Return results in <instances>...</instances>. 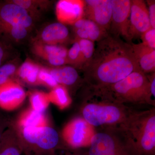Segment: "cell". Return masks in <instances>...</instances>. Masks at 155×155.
I'll return each mask as SVG.
<instances>
[{
    "instance_id": "obj_1",
    "label": "cell",
    "mask_w": 155,
    "mask_h": 155,
    "mask_svg": "<svg viewBox=\"0 0 155 155\" xmlns=\"http://www.w3.org/2000/svg\"><path fill=\"white\" fill-rule=\"evenodd\" d=\"M140 70L131 44L110 35L98 42L90 62L84 70V83L97 90L120 81Z\"/></svg>"
},
{
    "instance_id": "obj_2",
    "label": "cell",
    "mask_w": 155,
    "mask_h": 155,
    "mask_svg": "<svg viewBox=\"0 0 155 155\" xmlns=\"http://www.w3.org/2000/svg\"><path fill=\"white\" fill-rule=\"evenodd\" d=\"M134 155H155V109L133 110L114 130Z\"/></svg>"
},
{
    "instance_id": "obj_3",
    "label": "cell",
    "mask_w": 155,
    "mask_h": 155,
    "mask_svg": "<svg viewBox=\"0 0 155 155\" xmlns=\"http://www.w3.org/2000/svg\"><path fill=\"white\" fill-rule=\"evenodd\" d=\"M92 91V96L125 105H155V100L150 91L149 80L140 70L134 71L114 84Z\"/></svg>"
},
{
    "instance_id": "obj_4",
    "label": "cell",
    "mask_w": 155,
    "mask_h": 155,
    "mask_svg": "<svg viewBox=\"0 0 155 155\" xmlns=\"http://www.w3.org/2000/svg\"><path fill=\"white\" fill-rule=\"evenodd\" d=\"M133 110L128 106L108 100L87 99L81 108V117L94 128L114 130Z\"/></svg>"
},
{
    "instance_id": "obj_5",
    "label": "cell",
    "mask_w": 155,
    "mask_h": 155,
    "mask_svg": "<svg viewBox=\"0 0 155 155\" xmlns=\"http://www.w3.org/2000/svg\"><path fill=\"white\" fill-rule=\"evenodd\" d=\"M17 133L24 155H55L61 147L59 134L49 125L22 128Z\"/></svg>"
},
{
    "instance_id": "obj_6",
    "label": "cell",
    "mask_w": 155,
    "mask_h": 155,
    "mask_svg": "<svg viewBox=\"0 0 155 155\" xmlns=\"http://www.w3.org/2000/svg\"><path fill=\"white\" fill-rule=\"evenodd\" d=\"M87 155H134L116 131L96 132L88 147Z\"/></svg>"
},
{
    "instance_id": "obj_7",
    "label": "cell",
    "mask_w": 155,
    "mask_h": 155,
    "mask_svg": "<svg viewBox=\"0 0 155 155\" xmlns=\"http://www.w3.org/2000/svg\"><path fill=\"white\" fill-rule=\"evenodd\" d=\"M96 131L95 128L81 117L72 119L62 130V137L67 145L73 149L89 147Z\"/></svg>"
},
{
    "instance_id": "obj_8",
    "label": "cell",
    "mask_w": 155,
    "mask_h": 155,
    "mask_svg": "<svg viewBox=\"0 0 155 155\" xmlns=\"http://www.w3.org/2000/svg\"><path fill=\"white\" fill-rule=\"evenodd\" d=\"M32 17L25 9L11 1L0 2V38L10 27L21 25L30 30L33 27Z\"/></svg>"
},
{
    "instance_id": "obj_9",
    "label": "cell",
    "mask_w": 155,
    "mask_h": 155,
    "mask_svg": "<svg viewBox=\"0 0 155 155\" xmlns=\"http://www.w3.org/2000/svg\"><path fill=\"white\" fill-rule=\"evenodd\" d=\"M112 16L108 33L130 41L129 35L130 0H112Z\"/></svg>"
},
{
    "instance_id": "obj_10",
    "label": "cell",
    "mask_w": 155,
    "mask_h": 155,
    "mask_svg": "<svg viewBox=\"0 0 155 155\" xmlns=\"http://www.w3.org/2000/svg\"><path fill=\"white\" fill-rule=\"evenodd\" d=\"M84 16L109 32L112 16V0H86Z\"/></svg>"
},
{
    "instance_id": "obj_11",
    "label": "cell",
    "mask_w": 155,
    "mask_h": 155,
    "mask_svg": "<svg viewBox=\"0 0 155 155\" xmlns=\"http://www.w3.org/2000/svg\"><path fill=\"white\" fill-rule=\"evenodd\" d=\"M130 2L129 35L131 41L141 36L151 26L145 2L142 0H130Z\"/></svg>"
},
{
    "instance_id": "obj_12",
    "label": "cell",
    "mask_w": 155,
    "mask_h": 155,
    "mask_svg": "<svg viewBox=\"0 0 155 155\" xmlns=\"http://www.w3.org/2000/svg\"><path fill=\"white\" fill-rule=\"evenodd\" d=\"M22 85L14 80L0 85V108L7 111L16 110L22 105L26 97Z\"/></svg>"
},
{
    "instance_id": "obj_13",
    "label": "cell",
    "mask_w": 155,
    "mask_h": 155,
    "mask_svg": "<svg viewBox=\"0 0 155 155\" xmlns=\"http://www.w3.org/2000/svg\"><path fill=\"white\" fill-rule=\"evenodd\" d=\"M32 50L35 54L47 61L52 67L67 64L68 50L64 46L45 44L35 41Z\"/></svg>"
},
{
    "instance_id": "obj_14",
    "label": "cell",
    "mask_w": 155,
    "mask_h": 155,
    "mask_svg": "<svg viewBox=\"0 0 155 155\" xmlns=\"http://www.w3.org/2000/svg\"><path fill=\"white\" fill-rule=\"evenodd\" d=\"M84 9V1L61 0L56 5V16L61 23L73 25L83 18Z\"/></svg>"
},
{
    "instance_id": "obj_15",
    "label": "cell",
    "mask_w": 155,
    "mask_h": 155,
    "mask_svg": "<svg viewBox=\"0 0 155 155\" xmlns=\"http://www.w3.org/2000/svg\"><path fill=\"white\" fill-rule=\"evenodd\" d=\"M76 38L84 39L93 42H98L106 37L109 33L95 22L82 18L72 25Z\"/></svg>"
},
{
    "instance_id": "obj_16",
    "label": "cell",
    "mask_w": 155,
    "mask_h": 155,
    "mask_svg": "<svg viewBox=\"0 0 155 155\" xmlns=\"http://www.w3.org/2000/svg\"><path fill=\"white\" fill-rule=\"evenodd\" d=\"M36 41L45 44L61 45L69 38V31L67 26L61 22H54L45 27Z\"/></svg>"
},
{
    "instance_id": "obj_17",
    "label": "cell",
    "mask_w": 155,
    "mask_h": 155,
    "mask_svg": "<svg viewBox=\"0 0 155 155\" xmlns=\"http://www.w3.org/2000/svg\"><path fill=\"white\" fill-rule=\"evenodd\" d=\"M46 68L58 84L67 88L84 83L83 79L80 78L77 70L72 66L64 65Z\"/></svg>"
},
{
    "instance_id": "obj_18",
    "label": "cell",
    "mask_w": 155,
    "mask_h": 155,
    "mask_svg": "<svg viewBox=\"0 0 155 155\" xmlns=\"http://www.w3.org/2000/svg\"><path fill=\"white\" fill-rule=\"evenodd\" d=\"M132 51L140 69L145 74L155 71V49L141 43L131 44Z\"/></svg>"
},
{
    "instance_id": "obj_19",
    "label": "cell",
    "mask_w": 155,
    "mask_h": 155,
    "mask_svg": "<svg viewBox=\"0 0 155 155\" xmlns=\"http://www.w3.org/2000/svg\"><path fill=\"white\" fill-rule=\"evenodd\" d=\"M23 150L18 133L9 128L1 135L0 155H22Z\"/></svg>"
},
{
    "instance_id": "obj_20",
    "label": "cell",
    "mask_w": 155,
    "mask_h": 155,
    "mask_svg": "<svg viewBox=\"0 0 155 155\" xmlns=\"http://www.w3.org/2000/svg\"><path fill=\"white\" fill-rule=\"evenodd\" d=\"M41 67V66L28 58L20 65L16 75L29 85H39L38 75Z\"/></svg>"
},
{
    "instance_id": "obj_21",
    "label": "cell",
    "mask_w": 155,
    "mask_h": 155,
    "mask_svg": "<svg viewBox=\"0 0 155 155\" xmlns=\"http://www.w3.org/2000/svg\"><path fill=\"white\" fill-rule=\"evenodd\" d=\"M19 129L26 127H39L49 125L45 113L28 109L21 114L17 121Z\"/></svg>"
},
{
    "instance_id": "obj_22",
    "label": "cell",
    "mask_w": 155,
    "mask_h": 155,
    "mask_svg": "<svg viewBox=\"0 0 155 155\" xmlns=\"http://www.w3.org/2000/svg\"><path fill=\"white\" fill-rule=\"evenodd\" d=\"M10 1L25 9L33 19L38 17L42 11L48 9L49 7L50 3V2L48 1L14 0Z\"/></svg>"
},
{
    "instance_id": "obj_23",
    "label": "cell",
    "mask_w": 155,
    "mask_h": 155,
    "mask_svg": "<svg viewBox=\"0 0 155 155\" xmlns=\"http://www.w3.org/2000/svg\"><path fill=\"white\" fill-rule=\"evenodd\" d=\"M50 102L52 103L60 109H64L69 106L71 99L67 89L65 87L58 85L48 93Z\"/></svg>"
},
{
    "instance_id": "obj_24",
    "label": "cell",
    "mask_w": 155,
    "mask_h": 155,
    "mask_svg": "<svg viewBox=\"0 0 155 155\" xmlns=\"http://www.w3.org/2000/svg\"><path fill=\"white\" fill-rule=\"evenodd\" d=\"M29 98L31 108L40 113H45L51 103L48 93L44 92L31 91L29 93Z\"/></svg>"
},
{
    "instance_id": "obj_25",
    "label": "cell",
    "mask_w": 155,
    "mask_h": 155,
    "mask_svg": "<svg viewBox=\"0 0 155 155\" xmlns=\"http://www.w3.org/2000/svg\"><path fill=\"white\" fill-rule=\"evenodd\" d=\"M79 44L81 56V70H84L92 58L95 50L94 42L87 39L75 38Z\"/></svg>"
},
{
    "instance_id": "obj_26",
    "label": "cell",
    "mask_w": 155,
    "mask_h": 155,
    "mask_svg": "<svg viewBox=\"0 0 155 155\" xmlns=\"http://www.w3.org/2000/svg\"><path fill=\"white\" fill-rule=\"evenodd\" d=\"M19 60L17 59L8 61L0 67V85L14 80L17 70L20 66Z\"/></svg>"
},
{
    "instance_id": "obj_27",
    "label": "cell",
    "mask_w": 155,
    "mask_h": 155,
    "mask_svg": "<svg viewBox=\"0 0 155 155\" xmlns=\"http://www.w3.org/2000/svg\"><path fill=\"white\" fill-rule=\"evenodd\" d=\"M67 63L72 67L81 69V56L79 44L76 40L73 43L72 46L68 50Z\"/></svg>"
},
{
    "instance_id": "obj_28",
    "label": "cell",
    "mask_w": 155,
    "mask_h": 155,
    "mask_svg": "<svg viewBox=\"0 0 155 155\" xmlns=\"http://www.w3.org/2000/svg\"><path fill=\"white\" fill-rule=\"evenodd\" d=\"M38 81L39 85H44L52 89L59 85L46 67H41L38 75Z\"/></svg>"
},
{
    "instance_id": "obj_29",
    "label": "cell",
    "mask_w": 155,
    "mask_h": 155,
    "mask_svg": "<svg viewBox=\"0 0 155 155\" xmlns=\"http://www.w3.org/2000/svg\"><path fill=\"white\" fill-rule=\"evenodd\" d=\"M142 43L145 45L155 49V29L150 28L140 36Z\"/></svg>"
},
{
    "instance_id": "obj_30",
    "label": "cell",
    "mask_w": 155,
    "mask_h": 155,
    "mask_svg": "<svg viewBox=\"0 0 155 155\" xmlns=\"http://www.w3.org/2000/svg\"><path fill=\"white\" fill-rule=\"evenodd\" d=\"M11 54V48L9 43L0 40V67L8 61Z\"/></svg>"
},
{
    "instance_id": "obj_31",
    "label": "cell",
    "mask_w": 155,
    "mask_h": 155,
    "mask_svg": "<svg viewBox=\"0 0 155 155\" xmlns=\"http://www.w3.org/2000/svg\"><path fill=\"white\" fill-rule=\"evenodd\" d=\"M148 6V13L150 23L152 28L155 29V1L154 0L147 1Z\"/></svg>"
},
{
    "instance_id": "obj_32",
    "label": "cell",
    "mask_w": 155,
    "mask_h": 155,
    "mask_svg": "<svg viewBox=\"0 0 155 155\" xmlns=\"http://www.w3.org/2000/svg\"><path fill=\"white\" fill-rule=\"evenodd\" d=\"M67 155H87V153H84L80 151H75L74 152L69 153H67Z\"/></svg>"
},
{
    "instance_id": "obj_33",
    "label": "cell",
    "mask_w": 155,
    "mask_h": 155,
    "mask_svg": "<svg viewBox=\"0 0 155 155\" xmlns=\"http://www.w3.org/2000/svg\"><path fill=\"white\" fill-rule=\"evenodd\" d=\"M1 135H2V134H0V138H1Z\"/></svg>"
},
{
    "instance_id": "obj_34",
    "label": "cell",
    "mask_w": 155,
    "mask_h": 155,
    "mask_svg": "<svg viewBox=\"0 0 155 155\" xmlns=\"http://www.w3.org/2000/svg\"><path fill=\"white\" fill-rule=\"evenodd\" d=\"M24 155V154H23V155Z\"/></svg>"
}]
</instances>
